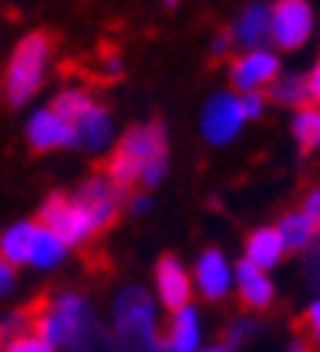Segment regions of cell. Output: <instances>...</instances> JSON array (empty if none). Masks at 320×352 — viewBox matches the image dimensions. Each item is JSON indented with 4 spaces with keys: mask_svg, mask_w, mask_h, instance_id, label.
<instances>
[{
    "mask_svg": "<svg viewBox=\"0 0 320 352\" xmlns=\"http://www.w3.org/2000/svg\"><path fill=\"white\" fill-rule=\"evenodd\" d=\"M30 333L49 342L55 352L72 349V346L85 342L87 336H94L100 330L91 300L78 291H62V294L43 300L39 307H30Z\"/></svg>",
    "mask_w": 320,
    "mask_h": 352,
    "instance_id": "6da1fadb",
    "label": "cell"
},
{
    "mask_svg": "<svg viewBox=\"0 0 320 352\" xmlns=\"http://www.w3.org/2000/svg\"><path fill=\"white\" fill-rule=\"evenodd\" d=\"M114 346L117 352H169L156 327V300L136 285L114 300Z\"/></svg>",
    "mask_w": 320,
    "mask_h": 352,
    "instance_id": "7a4b0ae2",
    "label": "cell"
},
{
    "mask_svg": "<svg viewBox=\"0 0 320 352\" xmlns=\"http://www.w3.org/2000/svg\"><path fill=\"white\" fill-rule=\"evenodd\" d=\"M49 55H52V36L45 30L26 32L17 43V49L10 52V62L3 68V97L10 107H23L26 100L36 97V91L45 81Z\"/></svg>",
    "mask_w": 320,
    "mask_h": 352,
    "instance_id": "3957f363",
    "label": "cell"
},
{
    "mask_svg": "<svg viewBox=\"0 0 320 352\" xmlns=\"http://www.w3.org/2000/svg\"><path fill=\"white\" fill-rule=\"evenodd\" d=\"M114 149L139 165V184L142 188L152 191L165 182V175H169V133H165L162 120L127 126V133L117 139Z\"/></svg>",
    "mask_w": 320,
    "mask_h": 352,
    "instance_id": "277c9868",
    "label": "cell"
},
{
    "mask_svg": "<svg viewBox=\"0 0 320 352\" xmlns=\"http://www.w3.org/2000/svg\"><path fill=\"white\" fill-rule=\"evenodd\" d=\"M36 217H39L36 223L45 226V230H52L65 245H85L100 233L85 207H81L78 201H72V194H62V191L49 194Z\"/></svg>",
    "mask_w": 320,
    "mask_h": 352,
    "instance_id": "5b68a950",
    "label": "cell"
},
{
    "mask_svg": "<svg viewBox=\"0 0 320 352\" xmlns=\"http://www.w3.org/2000/svg\"><path fill=\"white\" fill-rule=\"evenodd\" d=\"M314 36V7L308 0H278L268 13V39L281 52H298Z\"/></svg>",
    "mask_w": 320,
    "mask_h": 352,
    "instance_id": "8992f818",
    "label": "cell"
},
{
    "mask_svg": "<svg viewBox=\"0 0 320 352\" xmlns=\"http://www.w3.org/2000/svg\"><path fill=\"white\" fill-rule=\"evenodd\" d=\"M246 126L239 94L233 91H217L201 110V136L211 146H230Z\"/></svg>",
    "mask_w": 320,
    "mask_h": 352,
    "instance_id": "52a82bcc",
    "label": "cell"
},
{
    "mask_svg": "<svg viewBox=\"0 0 320 352\" xmlns=\"http://www.w3.org/2000/svg\"><path fill=\"white\" fill-rule=\"evenodd\" d=\"M281 78V58L268 49L243 52L230 62V85L239 94H262V87L275 85Z\"/></svg>",
    "mask_w": 320,
    "mask_h": 352,
    "instance_id": "ba28073f",
    "label": "cell"
},
{
    "mask_svg": "<svg viewBox=\"0 0 320 352\" xmlns=\"http://www.w3.org/2000/svg\"><path fill=\"white\" fill-rule=\"evenodd\" d=\"M72 201H78L87 214H91V220L97 223V230H107V226L117 223L120 207H123V194L107 182L104 175H87L85 182L75 188Z\"/></svg>",
    "mask_w": 320,
    "mask_h": 352,
    "instance_id": "9c48e42d",
    "label": "cell"
},
{
    "mask_svg": "<svg viewBox=\"0 0 320 352\" xmlns=\"http://www.w3.org/2000/svg\"><path fill=\"white\" fill-rule=\"evenodd\" d=\"M194 285H191V272L184 268V262L178 256H165L156 258V298L165 310H182L191 304Z\"/></svg>",
    "mask_w": 320,
    "mask_h": 352,
    "instance_id": "30bf717a",
    "label": "cell"
},
{
    "mask_svg": "<svg viewBox=\"0 0 320 352\" xmlns=\"http://www.w3.org/2000/svg\"><path fill=\"white\" fill-rule=\"evenodd\" d=\"M26 142H30L32 152L78 149V133L52 107H43V110H36L30 117V123H26Z\"/></svg>",
    "mask_w": 320,
    "mask_h": 352,
    "instance_id": "8fae6325",
    "label": "cell"
},
{
    "mask_svg": "<svg viewBox=\"0 0 320 352\" xmlns=\"http://www.w3.org/2000/svg\"><path fill=\"white\" fill-rule=\"evenodd\" d=\"M191 285L201 291L204 300H224L230 294V288H233V265H230V258L217 245L204 249L201 256H198Z\"/></svg>",
    "mask_w": 320,
    "mask_h": 352,
    "instance_id": "7c38bea8",
    "label": "cell"
},
{
    "mask_svg": "<svg viewBox=\"0 0 320 352\" xmlns=\"http://www.w3.org/2000/svg\"><path fill=\"white\" fill-rule=\"evenodd\" d=\"M233 281H236V294L243 300L246 310L253 314H262L275 304V285L266 272H259L256 265H249L246 258H239L233 265Z\"/></svg>",
    "mask_w": 320,
    "mask_h": 352,
    "instance_id": "4fadbf2b",
    "label": "cell"
},
{
    "mask_svg": "<svg viewBox=\"0 0 320 352\" xmlns=\"http://www.w3.org/2000/svg\"><path fill=\"white\" fill-rule=\"evenodd\" d=\"M243 258L268 275V268H275L278 262L285 258V243H281V236H278L275 226H259V230H253V233L246 236Z\"/></svg>",
    "mask_w": 320,
    "mask_h": 352,
    "instance_id": "5bb4252c",
    "label": "cell"
},
{
    "mask_svg": "<svg viewBox=\"0 0 320 352\" xmlns=\"http://www.w3.org/2000/svg\"><path fill=\"white\" fill-rule=\"evenodd\" d=\"M75 133H78V149H87V152H104L114 146V117L110 110L97 104L91 113L75 123Z\"/></svg>",
    "mask_w": 320,
    "mask_h": 352,
    "instance_id": "9a60e30c",
    "label": "cell"
},
{
    "mask_svg": "<svg viewBox=\"0 0 320 352\" xmlns=\"http://www.w3.org/2000/svg\"><path fill=\"white\" fill-rule=\"evenodd\" d=\"M268 13L272 7L268 3H249L233 23V43H239L246 52H256L262 49V43L268 39Z\"/></svg>",
    "mask_w": 320,
    "mask_h": 352,
    "instance_id": "2e32d148",
    "label": "cell"
},
{
    "mask_svg": "<svg viewBox=\"0 0 320 352\" xmlns=\"http://www.w3.org/2000/svg\"><path fill=\"white\" fill-rule=\"evenodd\" d=\"M165 349L201 352V317H198V310L191 304L171 314V323H169V330H165Z\"/></svg>",
    "mask_w": 320,
    "mask_h": 352,
    "instance_id": "e0dca14e",
    "label": "cell"
},
{
    "mask_svg": "<svg viewBox=\"0 0 320 352\" xmlns=\"http://www.w3.org/2000/svg\"><path fill=\"white\" fill-rule=\"evenodd\" d=\"M68 256V245L45 226L36 223V233H32V245H30V265L39 268V272H52L58 268Z\"/></svg>",
    "mask_w": 320,
    "mask_h": 352,
    "instance_id": "ac0fdd59",
    "label": "cell"
},
{
    "mask_svg": "<svg viewBox=\"0 0 320 352\" xmlns=\"http://www.w3.org/2000/svg\"><path fill=\"white\" fill-rule=\"evenodd\" d=\"M275 230H278V236H281V243H285V252H304V249L314 245V239H317V233H320L317 226L310 223L301 210L281 214Z\"/></svg>",
    "mask_w": 320,
    "mask_h": 352,
    "instance_id": "d6986e66",
    "label": "cell"
},
{
    "mask_svg": "<svg viewBox=\"0 0 320 352\" xmlns=\"http://www.w3.org/2000/svg\"><path fill=\"white\" fill-rule=\"evenodd\" d=\"M32 233H36V220H23V223L7 226V230L0 233V258L10 262L13 268L26 265V262H30Z\"/></svg>",
    "mask_w": 320,
    "mask_h": 352,
    "instance_id": "ffe728a7",
    "label": "cell"
},
{
    "mask_svg": "<svg viewBox=\"0 0 320 352\" xmlns=\"http://www.w3.org/2000/svg\"><path fill=\"white\" fill-rule=\"evenodd\" d=\"M94 107H97V100L87 94L85 87H65V91H58V94H55V100H52V110L62 120H68L72 126H75L85 113H91Z\"/></svg>",
    "mask_w": 320,
    "mask_h": 352,
    "instance_id": "44dd1931",
    "label": "cell"
},
{
    "mask_svg": "<svg viewBox=\"0 0 320 352\" xmlns=\"http://www.w3.org/2000/svg\"><path fill=\"white\" fill-rule=\"evenodd\" d=\"M291 133L298 139V149L304 155L320 149V107H298L291 120Z\"/></svg>",
    "mask_w": 320,
    "mask_h": 352,
    "instance_id": "7402d4cb",
    "label": "cell"
},
{
    "mask_svg": "<svg viewBox=\"0 0 320 352\" xmlns=\"http://www.w3.org/2000/svg\"><path fill=\"white\" fill-rule=\"evenodd\" d=\"M272 100L285 104V107H301L308 100V85L301 75H285L272 85Z\"/></svg>",
    "mask_w": 320,
    "mask_h": 352,
    "instance_id": "603a6c76",
    "label": "cell"
},
{
    "mask_svg": "<svg viewBox=\"0 0 320 352\" xmlns=\"http://www.w3.org/2000/svg\"><path fill=\"white\" fill-rule=\"evenodd\" d=\"M0 349H3V352H55L49 342H43L36 333H30V330L20 333V336H13L10 342H3Z\"/></svg>",
    "mask_w": 320,
    "mask_h": 352,
    "instance_id": "cb8c5ba5",
    "label": "cell"
},
{
    "mask_svg": "<svg viewBox=\"0 0 320 352\" xmlns=\"http://www.w3.org/2000/svg\"><path fill=\"white\" fill-rule=\"evenodd\" d=\"M239 107H243L246 120H259L266 110V97L262 94H239Z\"/></svg>",
    "mask_w": 320,
    "mask_h": 352,
    "instance_id": "d4e9b609",
    "label": "cell"
},
{
    "mask_svg": "<svg viewBox=\"0 0 320 352\" xmlns=\"http://www.w3.org/2000/svg\"><path fill=\"white\" fill-rule=\"evenodd\" d=\"M301 214L308 217L310 223L320 230V188H314V191L304 197V207H301Z\"/></svg>",
    "mask_w": 320,
    "mask_h": 352,
    "instance_id": "484cf974",
    "label": "cell"
},
{
    "mask_svg": "<svg viewBox=\"0 0 320 352\" xmlns=\"http://www.w3.org/2000/svg\"><path fill=\"white\" fill-rule=\"evenodd\" d=\"M253 333H256V323H253V320L236 323V327H230V333H226V346H239V342L249 340Z\"/></svg>",
    "mask_w": 320,
    "mask_h": 352,
    "instance_id": "4316f807",
    "label": "cell"
},
{
    "mask_svg": "<svg viewBox=\"0 0 320 352\" xmlns=\"http://www.w3.org/2000/svg\"><path fill=\"white\" fill-rule=\"evenodd\" d=\"M304 327L310 330L314 342H320V298H317V300H310V307L304 310Z\"/></svg>",
    "mask_w": 320,
    "mask_h": 352,
    "instance_id": "83f0119b",
    "label": "cell"
},
{
    "mask_svg": "<svg viewBox=\"0 0 320 352\" xmlns=\"http://www.w3.org/2000/svg\"><path fill=\"white\" fill-rule=\"evenodd\" d=\"M13 288H17V268L0 258V298H7Z\"/></svg>",
    "mask_w": 320,
    "mask_h": 352,
    "instance_id": "f1b7e54d",
    "label": "cell"
},
{
    "mask_svg": "<svg viewBox=\"0 0 320 352\" xmlns=\"http://www.w3.org/2000/svg\"><path fill=\"white\" fill-rule=\"evenodd\" d=\"M127 207H129V217H142V214H149L152 197H149V194H133Z\"/></svg>",
    "mask_w": 320,
    "mask_h": 352,
    "instance_id": "f546056e",
    "label": "cell"
},
{
    "mask_svg": "<svg viewBox=\"0 0 320 352\" xmlns=\"http://www.w3.org/2000/svg\"><path fill=\"white\" fill-rule=\"evenodd\" d=\"M304 85H308V97H310V100H317V104H320V62L310 68V75L304 78Z\"/></svg>",
    "mask_w": 320,
    "mask_h": 352,
    "instance_id": "4dcf8cb0",
    "label": "cell"
},
{
    "mask_svg": "<svg viewBox=\"0 0 320 352\" xmlns=\"http://www.w3.org/2000/svg\"><path fill=\"white\" fill-rule=\"evenodd\" d=\"M230 49H233V36H230V32H217L213 43H211V52L213 55H226Z\"/></svg>",
    "mask_w": 320,
    "mask_h": 352,
    "instance_id": "1f68e13d",
    "label": "cell"
},
{
    "mask_svg": "<svg viewBox=\"0 0 320 352\" xmlns=\"http://www.w3.org/2000/svg\"><path fill=\"white\" fill-rule=\"evenodd\" d=\"M291 352H310V349H308V342L304 340H295L291 342Z\"/></svg>",
    "mask_w": 320,
    "mask_h": 352,
    "instance_id": "d6a6232c",
    "label": "cell"
},
{
    "mask_svg": "<svg viewBox=\"0 0 320 352\" xmlns=\"http://www.w3.org/2000/svg\"><path fill=\"white\" fill-rule=\"evenodd\" d=\"M201 352H230L226 346H207V349H201Z\"/></svg>",
    "mask_w": 320,
    "mask_h": 352,
    "instance_id": "836d02e7",
    "label": "cell"
}]
</instances>
